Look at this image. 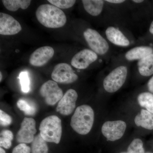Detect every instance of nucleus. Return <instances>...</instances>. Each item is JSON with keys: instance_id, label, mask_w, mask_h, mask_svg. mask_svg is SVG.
Returning <instances> with one entry per match:
<instances>
[{"instance_id": "nucleus-7", "label": "nucleus", "mask_w": 153, "mask_h": 153, "mask_svg": "<svg viewBox=\"0 0 153 153\" xmlns=\"http://www.w3.org/2000/svg\"><path fill=\"white\" fill-rule=\"evenodd\" d=\"M105 61L99 55L89 49H84L76 52L71 60V66L79 70L87 69L94 63L101 64Z\"/></svg>"}, {"instance_id": "nucleus-30", "label": "nucleus", "mask_w": 153, "mask_h": 153, "mask_svg": "<svg viewBox=\"0 0 153 153\" xmlns=\"http://www.w3.org/2000/svg\"><path fill=\"white\" fill-rule=\"evenodd\" d=\"M2 78V75L1 72H0V81H1Z\"/></svg>"}, {"instance_id": "nucleus-24", "label": "nucleus", "mask_w": 153, "mask_h": 153, "mask_svg": "<svg viewBox=\"0 0 153 153\" xmlns=\"http://www.w3.org/2000/svg\"><path fill=\"white\" fill-rule=\"evenodd\" d=\"M19 79L22 86V90L25 93H28L30 89V80L27 71H23L19 74Z\"/></svg>"}, {"instance_id": "nucleus-9", "label": "nucleus", "mask_w": 153, "mask_h": 153, "mask_svg": "<svg viewBox=\"0 0 153 153\" xmlns=\"http://www.w3.org/2000/svg\"><path fill=\"white\" fill-rule=\"evenodd\" d=\"M40 93L44 97L45 102L49 105H54L60 101L63 97V91L57 82L49 80L43 84Z\"/></svg>"}, {"instance_id": "nucleus-11", "label": "nucleus", "mask_w": 153, "mask_h": 153, "mask_svg": "<svg viewBox=\"0 0 153 153\" xmlns=\"http://www.w3.org/2000/svg\"><path fill=\"white\" fill-rule=\"evenodd\" d=\"M37 130L36 122L32 118L25 117L22 121L21 126L17 133L16 139L20 143H30L33 142Z\"/></svg>"}, {"instance_id": "nucleus-26", "label": "nucleus", "mask_w": 153, "mask_h": 153, "mask_svg": "<svg viewBox=\"0 0 153 153\" xmlns=\"http://www.w3.org/2000/svg\"><path fill=\"white\" fill-rule=\"evenodd\" d=\"M31 149L25 143H20L15 147L12 153H30Z\"/></svg>"}, {"instance_id": "nucleus-13", "label": "nucleus", "mask_w": 153, "mask_h": 153, "mask_svg": "<svg viewBox=\"0 0 153 153\" xmlns=\"http://www.w3.org/2000/svg\"><path fill=\"white\" fill-rule=\"evenodd\" d=\"M22 30L19 22L10 15L0 13V34L12 36L19 33Z\"/></svg>"}, {"instance_id": "nucleus-19", "label": "nucleus", "mask_w": 153, "mask_h": 153, "mask_svg": "<svg viewBox=\"0 0 153 153\" xmlns=\"http://www.w3.org/2000/svg\"><path fill=\"white\" fill-rule=\"evenodd\" d=\"M32 153H48L47 142L43 139L40 134L35 137L31 146Z\"/></svg>"}, {"instance_id": "nucleus-25", "label": "nucleus", "mask_w": 153, "mask_h": 153, "mask_svg": "<svg viewBox=\"0 0 153 153\" xmlns=\"http://www.w3.org/2000/svg\"><path fill=\"white\" fill-rule=\"evenodd\" d=\"M12 117L7 114L0 110V124L3 126H7L12 123Z\"/></svg>"}, {"instance_id": "nucleus-23", "label": "nucleus", "mask_w": 153, "mask_h": 153, "mask_svg": "<svg viewBox=\"0 0 153 153\" xmlns=\"http://www.w3.org/2000/svg\"><path fill=\"white\" fill-rule=\"evenodd\" d=\"M48 1L58 8L63 9L72 7L76 2L75 0H48Z\"/></svg>"}, {"instance_id": "nucleus-4", "label": "nucleus", "mask_w": 153, "mask_h": 153, "mask_svg": "<svg viewBox=\"0 0 153 153\" xmlns=\"http://www.w3.org/2000/svg\"><path fill=\"white\" fill-rule=\"evenodd\" d=\"M94 120V111L92 108L82 105L76 108L71 117L70 125L77 133L86 135L91 130Z\"/></svg>"}, {"instance_id": "nucleus-3", "label": "nucleus", "mask_w": 153, "mask_h": 153, "mask_svg": "<svg viewBox=\"0 0 153 153\" xmlns=\"http://www.w3.org/2000/svg\"><path fill=\"white\" fill-rule=\"evenodd\" d=\"M36 15L39 23L47 28L62 27L67 21L64 12L53 5H41L37 9Z\"/></svg>"}, {"instance_id": "nucleus-10", "label": "nucleus", "mask_w": 153, "mask_h": 153, "mask_svg": "<svg viewBox=\"0 0 153 153\" xmlns=\"http://www.w3.org/2000/svg\"><path fill=\"white\" fill-rule=\"evenodd\" d=\"M126 127V124L123 120L108 121L102 127V133L107 140L115 141L122 137Z\"/></svg>"}, {"instance_id": "nucleus-21", "label": "nucleus", "mask_w": 153, "mask_h": 153, "mask_svg": "<svg viewBox=\"0 0 153 153\" xmlns=\"http://www.w3.org/2000/svg\"><path fill=\"white\" fill-rule=\"evenodd\" d=\"M13 132L10 130L3 131L1 133L0 146L5 149H9L12 146V141L13 139Z\"/></svg>"}, {"instance_id": "nucleus-8", "label": "nucleus", "mask_w": 153, "mask_h": 153, "mask_svg": "<svg viewBox=\"0 0 153 153\" xmlns=\"http://www.w3.org/2000/svg\"><path fill=\"white\" fill-rule=\"evenodd\" d=\"M52 78L56 82L70 84L77 81L79 76L69 64L60 63L54 68L52 72Z\"/></svg>"}, {"instance_id": "nucleus-15", "label": "nucleus", "mask_w": 153, "mask_h": 153, "mask_svg": "<svg viewBox=\"0 0 153 153\" xmlns=\"http://www.w3.org/2000/svg\"><path fill=\"white\" fill-rule=\"evenodd\" d=\"M134 67L137 74L142 77L153 75V53L137 61Z\"/></svg>"}, {"instance_id": "nucleus-29", "label": "nucleus", "mask_w": 153, "mask_h": 153, "mask_svg": "<svg viewBox=\"0 0 153 153\" xmlns=\"http://www.w3.org/2000/svg\"><path fill=\"white\" fill-rule=\"evenodd\" d=\"M0 153H6L5 151L3 148L1 147L0 148Z\"/></svg>"}, {"instance_id": "nucleus-20", "label": "nucleus", "mask_w": 153, "mask_h": 153, "mask_svg": "<svg viewBox=\"0 0 153 153\" xmlns=\"http://www.w3.org/2000/svg\"><path fill=\"white\" fill-rule=\"evenodd\" d=\"M17 105L20 110L27 115L33 116L36 114L37 111L36 104L33 101L25 99H20L17 102Z\"/></svg>"}, {"instance_id": "nucleus-28", "label": "nucleus", "mask_w": 153, "mask_h": 153, "mask_svg": "<svg viewBox=\"0 0 153 153\" xmlns=\"http://www.w3.org/2000/svg\"><path fill=\"white\" fill-rule=\"evenodd\" d=\"M148 34L151 36L153 37V20L152 22L151 23L150 25L149 26V28L148 31Z\"/></svg>"}, {"instance_id": "nucleus-2", "label": "nucleus", "mask_w": 153, "mask_h": 153, "mask_svg": "<svg viewBox=\"0 0 153 153\" xmlns=\"http://www.w3.org/2000/svg\"><path fill=\"white\" fill-rule=\"evenodd\" d=\"M102 34L112 46L126 48L137 44V41L131 32L123 25H108L104 27Z\"/></svg>"}, {"instance_id": "nucleus-1", "label": "nucleus", "mask_w": 153, "mask_h": 153, "mask_svg": "<svg viewBox=\"0 0 153 153\" xmlns=\"http://www.w3.org/2000/svg\"><path fill=\"white\" fill-rule=\"evenodd\" d=\"M111 68L102 81V87L105 92L114 93L123 86L128 77L131 63H110Z\"/></svg>"}, {"instance_id": "nucleus-5", "label": "nucleus", "mask_w": 153, "mask_h": 153, "mask_svg": "<svg viewBox=\"0 0 153 153\" xmlns=\"http://www.w3.org/2000/svg\"><path fill=\"white\" fill-rule=\"evenodd\" d=\"M40 134L47 142L58 144L62 136L61 120L56 115H51L44 119L39 127Z\"/></svg>"}, {"instance_id": "nucleus-18", "label": "nucleus", "mask_w": 153, "mask_h": 153, "mask_svg": "<svg viewBox=\"0 0 153 153\" xmlns=\"http://www.w3.org/2000/svg\"><path fill=\"white\" fill-rule=\"evenodd\" d=\"M137 100L141 106L153 114V94L147 91L141 92L138 95Z\"/></svg>"}, {"instance_id": "nucleus-16", "label": "nucleus", "mask_w": 153, "mask_h": 153, "mask_svg": "<svg viewBox=\"0 0 153 153\" xmlns=\"http://www.w3.org/2000/svg\"><path fill=\"white\" fill-rule=\"evenodd\" d=\"M134 123L137 126L148 130H153V114L147 110L142 109L135 117Z\"/></svg>"}, {"instance_id": "nucleus-14", "label": "nucleus", "mask_w": 153, "mask_h": 153, "mask_svg": "<svg viewBox=\"0 0 153 153\" xmlns=\"http://www.w3.org/2000/svg\"><path fill=\"white\" fill-rule=\"evenodd\" d=\"M54 52V49L49 46L40 47L30 55L29 59L30 64L36 67L44 66L53 57Z\"/></svg>"}, {"instance_id": "nucleus-12", "label": "nucleus", "mask_w": 153, "mask_h": 153, "mask_svg": "<svg viewBox=\"0 0 153 153\" xmlns=\"http://www.w3.org/2000/svg\"><path fill=\"white\" fill-rule=\"evenodd\" d=\"M78 94L75 90L68 89L58 102L56 111L64 116L71 114L76 107Z\"/></svg>"}, {"instance_id": "nucleus-6", "label": "nucleus", "mask_w": 153, "mask_h": 153, "mask_svg": "<svg viewBox=\"0 0 153 153\" xmlns=\"http://www.w3.org/2000/svg\"><path fill=\"white\" fill-rule=\"evenodd\" d=\"M153 53V46L149 45H137L131 47L127 51L115 55L111 61V63H131L134 61H138L148 55Z\"/></svg>"}, {"instance_id": "nucleus-17", "label": "nucleus", "mask_w": 153, "mask_h": 153, "mask_svg": "<svg viewBox=\"0 0 153 153\" xmlns=\"http://www.w3.org/2000/svg\"><path fill=\"white\" fill-rule=\"evenodd\" d=\"M30 0H2L3 5L7 10L16 12L19 8L26 10L31 4Z\"/></svg>"}, {"instance_id": "nucleus-27", "label": "nucleus", "mask_w": 153, "mask_h": 153, "mask_svg": "<svg viewBox=\"0 0 153 153\" xmlns=\"http://www.w3.org/2000/svg\"><path fill=\"white\" fill-rule=\"evenodd\" d=\"M147 86L149 92L153 94V75L150 79H149L147 84Z\"/></svg>"}, {"instance_id": "nucleus-31", "label": "nucleus", "mask_w": 153, "mask_h": 153, "mask_svg": "<svg viewBox=\"0 0 153 153\" xmlns=\"http://www.w3.org/2000/svg\"></svg>"}, {"instance_id": "nucleus-22", "label": "nucleus", "mask_w": 153, "mask_h": 153, "mask_svg": "<svg viewBox=\"0 0 153 153\" xmlns=\"http://www.w3.org/2000/svg\"><path fill=\"white\" fill-rule=\"evenodd\" d=\"M127 153H145L143 144L141 140L139 138L134 139L129 145Z\"/></svg>"}]
</instances>
